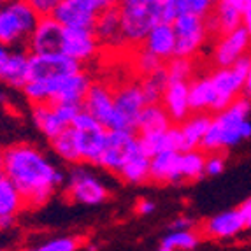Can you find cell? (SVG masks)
I'll use <instances>...</instances> for the list:
<instances>
[{
  "label": "cell",
  "mask_w": 251,
  "mask_h": 251,
  "mask_svg": "<svg viewBox=\"0 0 251 251\" xmlns=\"http://www.w3.org/2000/svg\"><path fill=\"white\" fill-rule=\"evenodd\" d=\"M65 193L71 201L84 205L102 204L109 197V190L90 169L75 165L71 171L67 183H65Z\"/></svg>",
  "instance_id": "obj_11"
},
{
  "label": "cell",
  "mask_w": 251,
  "mask_h": 251,
  "mask_svg": "<svg viewBox=\"0 0 251 251\" xmlns=\"http://www.w3.org/2000/svg\"><path fill=\"white\" fill-rule=\"evenodd\" d=\"M4 177L20 192L25 207L44 205L65 179L39 148L26 143L4 151Z\"/></svg>",
  "instance_id": "obj_1"
},
{
  "label": "cell",
  "mask_w": 251,
  "mask_h": 251,
  "mask_svg": "<svg viewBox=\"0 0 251 251\" xmlns=\"http://www.w3.org/2000/svg\"><path fill=\"white\" fill-rule=\"evenodd\" d=\"M139 86H141V92H143V95H144L146 105L160 104L163 99V93H165V90H167V86H169L167 74H165V71L162 69V71L155 72V74L143 77L141 83H139Z\"/></svg>",
  "instance_id": "obj_32"
},
{
  "label": "cell",
  "mask_w": 251,
  "mask_h": 251,
  "mask_svg": "<svg viewBox=\"0 0 251 251\" xmlns=\"http://www.w3.org/2000/svg\"><path fill=\"white\" fill-rule=\"evenodd\" d=\"M243 216L239 213V209L235 211H225L220 213L216 216L205 220L202 225V234L209 239H232L235 235H239L244 230Z\"/></svg>",
  "instance_id": "obj_20"
},
{
  "label": "cell",
  "mask_w": 251,
  "mask_h": 251,
  "mask_svg": "<svg viewBox=\"0 0 251 251\" xmlns=\"http://www.w3.org/2000/svg\"><path fill=\"white\" fill-rule=\"evenodd\" d=\"M192 226H193V220H190V218L186 216H179L174 220V223H172V230H192Z\"/></svg>",
  "instance_id": "obj_43"
},
{
  "label": "cell",
  "mask_w": 251,
  "mask_h": 251,
  "mask_svg": "<svg viewBox=\"0 0 251 251\" xmlns=\"http://www.w3.org/2000/svg\"><path fill=\"white\" fill-rule=\"evenodd\" d=\"M81 111V105L72 104H37L32 107V118L37 128L51 141L69 128Z\"/></svg>",
  "instance_id": "obj_12"
},
{
  "label": "cell",
  "mask_w": 251,
  "mask_h": 251,
  "mask_svg": "<svg viewBox=\"0 0 251 251\" xmlns=\"http://www.w3.org/2000/svg\"><path fill=\"white\" fill-rule=\"evenodd\" d=\"M139 151V137L134 132H126V130H113L107 132L105 137L104 150L99 158V163L102 169L114 174H120L123 167L126 165L132 156Z\"/></svg>",
  "instance_id": "obj_10"
},
{
  "label": "cell",
  "mask_w": 251,
  "mask_h": 251,
  "mask_svg": "<svg viewBox=\"0 0 251 251\" xmlns=\"http://www.w3.org/2000/svg\"><path fill=\"white\" fill-rule=\"evenodd\" d=\"M58 4V0H32L30 5L34 7V11L37 13L39 18H48L53 16V11Z\"/></svg>",
  "instance_id": "obj_41"
},
{
  "label": "cell",
  "mask_w": 251,
  "mask_h": 251,
  "mask_svg": "<svg viewBox=\"0 0 251 251\" xmlns=\"http://www.w3.org/2000/svg\"><path fill=\"white\" fill-rule=\"evenodd\" d=\"M150 162H151L150 156L139 148V151L126 162V165L120 171L118 176L122 177L123 181L132 184L144 183V181L150 179Z\"/></svg>",
  "instance_id": "obj_30"
},
{
  "label": "cell",
  "mask_w": 251,
  "mask_h": 251,
  "mask_svg": "<svg viewBox=\"0 0 251 251\" xmlns=\"http://www.w3.org/2000/svg\"><path fill=\"white\" fill-rule=\"evenodd\" d=\"M39 16L30 2H11L0 5V44L11 48L28 42Z\"/></svg>",
  "instance_id": "obj_5"
},
{
  "label": "cell",
  "mask_w": 251,
  "mask_h": 251,
  "mask_svg": "<svg viewBox=\"0 0 251 251\" xmlns=\"http://www.w3.org/2000/svg\"><path fill=\"white\" fill-rule=\"evenodd\" d=\"M251 100L246 97H239L222 113L211 118V125L202 141V151L222 153L225 148H232L244 139L251 137Z\"/></svg>",
  "instance_id": "obj_2"
},
{
  "label": "cell",
  "mask_w": 251,
  "mask_h": 251,
  "mask_svg": "<svg viewBox=\"0 0 251 251\" xmlns=\"http://www.w3.org/2000/svg\"><path fill=\"white\" fill-rule=\"evenodd\" d=\"M162 107L169 114L172 123H183L192 114L188 99V83H169L163 93Z\"/></svg>",
  "instance_id": "obj_22"
},
{
  "label": "cell",
  "mask_w": 251,
  "mask_h": 251,
  "mask_svg": "<svg viewBox=\"0 0 251 251\" xmlns=\"http://www.w3.org/2000/svg\"><path fill=\"white\" fill-rule=\"evenodd\" d=\"M243 9L244 0H222L214 4L211 14L205 18L207 32L223 35L243 26Z\"/></svg>",
  "instance_id": "obj_19"
},
{
  "label": "cell",
  "mask_w": 251,
  "mask_h": 251,
  "mask_svg": "<svg viewBox=\"0 0 251 251\" xmlns=\"http://www.w3.org/2000/svg\"><path fill=\"white\" fill-rule=\"evenodd\" d=\"M248 75V56L237 62L234 67L216 69L213 74H209L211 86H213V111L222 113L234 100H237L241 93L244 92Z\"/></svg>",
  "instance_id": "obj_6"
},
{
  "label": "cell",
  "mask_w": 251,
  "mask_h": 251,
  "mask_svg": "<svg viewBox=\"0 0 251 251\" xmlns=\"http://www.w3.org/2000/svg\"><path fill=\"white\" fill-rule=\"evenodd\" d=\"M25 207L23 197L7 177H0V218H14Z\"/></svg>",
  "instance_id": "obj_31"
},
{
  "label": "cell",
  "mask_w": 251,
  "mask_h": 251,
  "mask_svg": "<svg viewBox=\"0 0 251 251\" xmlns=\"http://www.w3.org/2000/svg\"><path fill=\"white\" fill-rule=\"evenodd\" d=\"M211 125V116L204 113H192L179 126L181 132V143H183L184 151H195L201 150L202 141L205 137V132Z\"/></svg>",
  "instance_id": "obj_25"
},
{
  "label": "cell",
  "mask_w": 251,
  "mask_h": 251,
  "mask_svg": "<svg viewBox=\"0 0 251 251\" xmlns=\"http://www.w3.org/2000/svg\"><path fill=\"white\" fill-rule=\"evenodd\" d=\"M93 34L99 39L100 44L105 46H122L123 42L122 35V21H120V9L118 4H111L107 9H104L95 21Z\"/></svg>",
  "instance_id": "obj_21"
},
{
  "label": "cell",
  "mask_w": 251,
  "mask_h": 251,
  "mask_svg": "<svg viewBox=\"0 0 251 251\" xmlns=\"http://www.w3.org/2000/svg\"><path fill=\"white\" fill-rule=\"evenodd\" d=\"M163 71L167 74L169 83H190L193 75V62L190 58L174 56L165 62Z\"/></svg>",
  "instance_id": "obj_36"
},
{
  "label": "cell",
  "mask_w": 251,
  "mask_h": 251,
  "mask_svg": "<svg viewBox=\"0 0 251 251\" xmlns=\"http://www.w3.org/2000/svg\"><path fill=\"white\" fill-rule=\"evenodd\" d=\"M100 42L95 37L93 30L84 28H63V39L60 53L69 56L74 62H88L99 53Z\"/></svg>",
  "instance_id": "obj_16"
},
{
  "label": "cell",
  "mask_w": 251,
  "mask_h": 251,
  "mask_svg": "<svg viewBox=\"0 0 251 251\" xmlns=\"http://www.w3.org/2000/svg\"><path fill=\"white\" fill-rule=\"evenodd\" d=\"M114 92V120L113 130H126V132H135L137 128L139 116L146 107V100L141 92L139 83H126L122 84Z\"/></svg>",
  "instance_id": "obj_8"
},
{
  "label": "cell",
  "mask_w": 251,
  "mask_h": 251,
  "mask_svg": "<svg viewBox=\"0 0 251 251\" xmlns=\"http://www.w3.org/2000/svg\"><path fill=\"white\" fill-rule=\"evenodd\" d=\"M171 126H172L171 118L165 113V109L162 107V104H150L143 109V113L139 116L135 132L139 134V137H148V135L163 134Z\"/></svg>",
  "instance_id": "obj_27"
},
{
  "label": "cell",
  "mask_w": 251,
  "mask_h": 251,
  "mask_svg": "<svg viewBox=\"0 0 251 251\" xmlns=\"http://www.w3.org/2000/svg\"><path fill=\"white\" fill-rule=\"evenodd\" d=\"M223 169H225V156L222 153H209V155H205L204 174H207V176H218V174L223 172Z\"/></svg>",
  "instance_id": "obj_40"
},
{
  "label": "cell",
  "mask_w": 251,
  "mask_h": 251,
  "mask_svg": "<svg viewBox=\"0 0 251 251\" xmlns=\"http://www.w3.org/2000/svg\"><path fill=\"white\" fill-rule=\"evenodd\" d=\"M179 13H177L176 0H162V23H169L172 25L177 20Z\"/></svg>",
  "instance_id": "obj_42"
},
{
  "label": "cell",
  "mask_w": 251,
  "mask_h": 251,
  "mask_svg": "<svg viewBox=\"0 0 251 251\" xmlns=\"http://www.w3.org/2000/svg\"><path fill=\"white\" fill-rule=\"evenodd\" d=\"M239 213H241V216H243L244 226H246V228H251V197L239 207Z\"/></svg>",
  "instance_id": "obj_45"
},
{
  "label": "cell",
  "mask_w": 251,
  "mask_h": 251,
  "mask_svg": "<svg viewBox=\"0 0 251 251\" xmlns=\"http://www.w3.org/2000/svg\"><path fill=\"white\" fill-rule=\"evenodd\" d=\"M143 48L150 51L151 54H155L156 58H160L163 63L174 58V53H176V34H174L172 25L158 23L150 32Z\"/></svg>",
  "instance_id": "obj_23"
},
{
  "label": "cell",
  "mask_w": 251,
  "mask_h": 251,
  "mask_svg": "<svg viewBox=\"0 0 251 251\" xmlns=\"http://www.w3.org/2000/svg\"><path fill=\"white\" fill-rule=\"evenodd\" d=\"M28 58L30 54H26L25 51H11L7 62L0 69V81L14 88H25L28 83Z\"/></svg>",
  "instance_id": "obj_28"
},
{
  "label": "cell",
  "mask_w": 251,
  "mask_h": 251,
  "mask_svg": "<svg viewBox=\"0 0 251 251\" xmlns=\"http://www.w3.org/2000/svg\"><path fill=\"white\" fill-rule=\"evenodd\" d=\"M111 4L109 0H58L53 18L63 28L93 30L99 14Z\"/></svg>",
  "instance_id": "obj_7"
},
{
  "label": "cell",
  "mask_w": 251,
  "mask_h": 251,
  "mask_svg": "<svg viewBox=\"0 0 251 251\" xmlns=\"http://www.w3.org/2000/svg\"><path fill=\"white\" fill-rule=\"evenodd\" d=\"M204 167H205V153L202 150L184 151V153H181L179 169H181V177H183V181L201 179V177L204 176Z\"/></svg>",
  "instance_id": "obj_34"
},
{
  "label": "cell",
  "mask_w": 251,
  "mask_h": 251,
  "mask_svg": "<svg viewBox=\"0 0 251 251\" xmlns=\"http://www.w3.org/2000/svg\"><path fill=\"white\" fill-rule=\"evenodd\" d=\"M251 46V35L243 26L232 30L228 34H223L218 37L214 46L213 58L216 62L218 69L234 67L235 63L246 58V53Z\"/></svg>",
  "instance_id": "obj_15"
},
{
  "label": "cell",
  "mask_w": 251,
  "mask_h": 251,
  "mask_svg": "<svg viewBox=\"0 0 251 251\" xmlns=\"http://www.w3.org/2000/svg\"><path fill=\"white\" fill-rule=\"evenodd\" d=\"M163 65H165V63H163L162 60L156 58L155 54H151L150 51L144 50V48L137 50V53L134 54V67L139 74L143 75V77L162 71Z\"/></svg>",
  "instance_id": "obj_37"
},
{
  "label": "cell",
  "mask_w": 251,
  "mask_h": 251,
  "mask_svg": "<svg viewBox=\"0 0 251 251\" xmlns=\"http://www.w3.org/2000/svg\"><path fill=\"white\" fill-rule=\"evenodd\" d=\"M244 97L251 100V56H248V75L244 84Z\"/></svg>",
  "instance_id": "obj_47"
},
{
  "label": "cell",
  "mask_w": 251,
  "mask_h": 251,
  "mask_svg": "<svg viewBox=\"0 0 251 251\" xmlns=\"http://www.w3.org/2000/svg\"><path fill=\"white\" fill-rule=\"evenodd\" d=\"M81 65L63 53L30 54L28 58V81H51L75 74Z\"/></svg>",
  "instance_id": "obj_14"
},
{
  "label": "cell",
  "mask_w": 251,
  "mask_h": 251,
  "mask_svg": "<svg viewBox=\"0 0 251 251\" xmlns=\"http://www.w3.org/2000/svg\"><path fill=\"white\" fill-rule=\"evenodd\" d=\"M4 176V153L0 151V177Z\"/></svg>",
  "instance_id": "obj_50"
},
{
  "label": "cell",
  "mask_w": 251,
  "mask_h": 251,
  "mask_svg": "<svg viewBox=\"0 0 251 251\" xmlns=\"http://www.w3.org/2000/svg\"><path fill=\"white\" fill-rule=\"evenodd\" d=\"M181 153L165 151L158 153L150 162V179L155 183H179L183 181L179 169Z\"/></svg>",
  "instance_id": "obj_24"
},
{
  "label": "cell",
  "mask_w": 251,
  "mask_h": 251,
  "mask_svg": "<svg viewBox=\"0 0 251 251\" xmlns=\"http://www.w3.org/2000/svg\"><path fill=\"white\" fill-rule=\"evenodd\" d=\"M199 244V235L193 230H172L162 239L158 251H190Z\"/></svg>",
  "instance_id": "obj_35"
},
{
  "label": "cell",
  "mask_w": 251,
  "mask_h": 251,
  "mask_svg": "<svg viewBox=\"0 0 251 251\" xmlns=\"http://www.w3.org/2000/svg\"><path fill=\"white\" fill-rule=\"evenodd\" d=\"M176 5L179 16L181 14H190V16H197L202 18V20L209 16L214 7V4L209 0H176Z\"/></svg>",
  "instance_id": "obj_38"
},
{
  "label": "cell",
  "mask_w": 251,
  "mask_h": 251,
  "mask_svg": "<svg viewBox=\"0 0 251 251\" xmlns=\"http://www.w3.org/2000/svg\"><path fill=\"white\" fill-rule=\"evenodd\" d=\"M174 34H176V53L174 56L179 58H190L195 56L202 44L207 39V26L205 20L197 16H190V14H181L177 20L172 23Z\"/></svg>",
  "instance_id": "obj_13"
},
{
  "label": "cell",
  "mask_w": 251,
  "mask_h": 251,
  "mask_svg": "<svg viewBox=\"0 0 251 251\" xmlns=\"http://www.w3.org/2000/svg\"><path fill=\"white\" fill-rule=\"evenodd\" d=\"M83 111L97 120L105 130H111L114 120V92L102 83L92 84L83 100Z\"/></svg>",
  "instance_id": "obj_17"
},
{
  "label": "cell",
  "mask_w": 251,
  "mask_h": 251,
  "mask_svg": "<svg viewBox=\"0 0 251 251\" xmlns=\"http://www.w3.org/2000/svg\"><path fill=\"white\" fill-rule=\"evenodd\" d=\"M155 211V204L151 201H139L137 202V213L141 214H151Z\"/></svg>",
  "instance_id": "obj_46"
},
{
  "label": "cell",
  "mask_w": 251,
  "mask_h": 251,
  "mask_svg": "<svg viewBox=\"0 0 251 251\" xmlns=\"http://www.w3.org/2000/svg\"><path fill=\"white\" fill-rule=\"evenodd\" d=\"M14 225V218H0V228H9V226Z\"/></svg>",
  "instance_id": "obj_49"
},
{
  "label": "cell",
  "mask_w": 251,
  "mask_h": 251,
  "mask_svg": "<svg viewBox=\"0 0 251 251\" xmlns=\"http://www.w3.org/2000/svg\"><path fill=\"white\" fill-rule=\"evenodd\" d=\"M9 54H11V50L7 46H4V44H0V69L4 67V63L7 62Z\"/></svg>",
  "instance_id": "obj_48"
},
{
  "label": "cell",
  "mask_w": 251,
  "mask_h": 251,
  "mask_svg": "<svg viewBox=\"0 0 251 251\" xmlns=\"http://www.w3.org/2000/svg\"><path fill=\"white\" fill-rule=\"evenodd\" d=\"M188 99H190V109L192 113H204L213 111V86H211L209 75H201L193 77L188 83Z\"/></svg>",
  "instance_id": "obj_29"
},
{
  "label": "cell",
  "mask_w": 251,
  "mask_h": 251,
  "mask_svg": "<svg viewBox=\"0 0 251 251\" xmlns=\"http://www.w3.org/2000/svg\"><path fill=\"white\" fill-rule=\"evenodd\" d=\"M243 28L251 35V0H244L243 9Z\"/></svg>",
  "instance_id": "obj_44"
},
{
  "label": "cell",
  "mask_w": 251,
  "mask_h": 251,
  "mask_svg": "<svg viewBox=\"0 0 251 251\" xmlns=\"http://www.w3.org/2000/svg\"><path fill=\"white\" fill-rule=\"evenodd\" d=\"M51 148L63 162L67 163H81L79 151H77V144H75V137L72 128H65L62 134H58L54 139H51Z\"/></svg>",
  "instance_id": "obj_33"
},
{
  "label": "cell",
  "mask_w": 251,
  "mask_h": 251,
  "mask_svg": "<svg viewBox=\"0 0 251 251\" xmlns=\"http://www.w3.org/2000/svg\"><path fill=\"white\" fill-rule=\"evenodd\" d=\"M122 35L126 46L139 48L150 32L162 23V0H125L118 4Z\"/></svg>",
  "instance_id": "obj_4"
},
{
  "label": "cell",
  "mask_w": 251,
  "mask_h": 251,
  "mask_svg": "<svg viewBox=\"0 0 251 251\" xmlns=\"http://www.w3.org/2000/svg\"><path fill=\"white\" fill-rule=\"evenodd\" d=\"M63 39V26L53 16L39 18L34 32L28 37L26 48L32 54L60 53Z\"/></svg>",
  "instance_id": "obj_18"
},
{
  "label": "cell",
  "mask_w": 251,
  "mask_h": 251,
  "mask_svg": "<svg viewBox=\"0 0 251 251\" xmlns=\"http://www.w3.org/2000/svg\"><path fill=\"white\" fill-rule=\"evenodd\" d=\"M92 79L86 72L58 77L51 81H28L23 88L26 99L34 105L37 104H72L83 105L88 90L92 88Z\"/></svg>",
  "instance_id": "obj_3"
},
{
  "label": "cell",
  "mask_w": 251,
  "mask_h": 251,
  "mask_svg": "<svg viewBox=\"0 0 251 251\" xmlns=\"http://www.w3.org/2000/svg\"><path fill=\"white\" fill-rule=\"evenodd\" d=\"M81 246L79 237H56L48 243L39 244L32 251H77Z\"/></svg>",
  "instance_id": "obj_39"
},
{
  "label": "cell",
  "mask_w": 251,
  "mask_h": 251,
  "mask_svg": "<svg viewBox=\"0 0 251 251\" xmlns=\"http://www.w3.org/2000/svg\"><path fill=\"white\" fill-rule=\"evenodd\" d=\"M139 148H141L150 158H153V156L158 155V153H165V151L183 153L179 126H171L167 132H163V134H158V135L139 137Z\"/></svg>",
  "instance_id": "obj_26"
},
{
  "label": "cell",
  "mask_w": 251,
  "mask_h": 251,
  "mask_svg": "<svg viewBox=\"0 0 251 251\" xmlns=\"http://www.w3.org/2000/svg\"><path fill=\"white\" fill-rule=\"evenodd\" d=\"M71 128L74 132L81 162L99 163L105 144V137H107V130L84 111L77 114Z\"/></svg>",
  "instance_id": "obj_9"
}]
</instances>
